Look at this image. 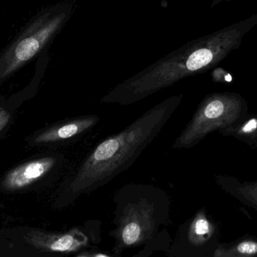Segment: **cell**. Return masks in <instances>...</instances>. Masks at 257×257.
Returning <instances> with one entry per match:
<instances>
[{
    "instance_id": "7",
    "label": "cell",
    "mask_w": 257,
    "mask_h": 257,
    "mask_svg": "<svg viewBox=\"0 0 257 257\" xmlns=\"http://www.w3.org/2000/svg\"><path fill=\"white\" fill-rule=\"evenodd\" d=\"M20 238L37 256H75L90 244L87 228L74 227L66 232H49L36 228H20Z\"/></svg>"
},
{
    "instance_id": "9",
    "label": "cell",
    "mask_w": 257,
    "mask_h": 257,
    "mask_svg": "<svg viewBox=\"0 0 257 257\" xmlns=\"http://www.w3.org/2000/svg\"><path fill=\"white\" fill-rule=\"evenodd\" d=\"M99 120L96 115L68 118L35 131L27 137V143L30 147L48 148L69 144L91 131Z\"/></svg>"
},
{
    "instance_id": "13",
    "label": "cell",
    "mask_w": 257,
    "mask_h": 257,
    "mask_svg": "<svg viewBox=\"0 0 257 257\" xmlns=\"http://www.w3.org/2000/svg\"><path fill=\"white\" fill-rule=\"evenodd\" d=\"M15 111V109L6 106L0 110V139L7 133L12 126Z\"/></svg>"
},
{
    "instance_id": "14",
    "label": "cell",
    "mask_w": 257,
    "mask_h": 257,
    "mask_svg": "<svg viewBox=\"0 0 257 257\" xmlns=\"http://www.w3.org/2000/svg\"><path fill=\"white\" fill-rule=\"evenodd\" d=\"M76 257H110L113 256L112 254L103 253L98 250H84L75 255Z\"/></svg>"
},
{
    "instance_id": "8",
    "label": "cell",
    "mask_w": 257,
    "mask_h": 257,
    "mask_svg": "<svg viewBox=\"0 0 257 257\" xmlns=\"http://www.w3.org/2000/svg\"><path fill=\"white\" fill-rule=\"evenodd\" d=\"M73 6L65 3L50 9L42 18V23L31 36L20 41L14 50V66L21 64L34 57L44 45L50 42L69 21Z\"/></svg>"
},
{
    "instance_id": "1",
    "label": "cell",
    "mask_w": 257,
    "mask_h": 257,
    "mask_svg": "<svg viewBox=\"0 0 257 257\" xmlns=\"http://www.w3.org/2000/svg\"><path fill=\"white\" fill-rule=\"evenodd\" d=\"M183 95L163 100L117 134L99 143L60 184L54 204L64 208L107 185L130 168L157 138L182 102Z\"/></svg>"
},
{
    "instance_id": "5",
    "label": "cell",
    "mask_w": 257,
    "mask_h": 257,
    "mask_svg": "<svg viewBox=\"0 0 257 257\" xmlns=\"http://www.w3.org/2000/svg\"><path fill=\"white\" fill-rule=\"evenodd\" d=\"M65 161L63 154L48 152L20 163L0 178V192L18 194L41 188L57 176Z\"/></svg>"
},
{
    "instance_id": "10",
    "label": "cell",
    "mask_w": 257,
    "mask_h": 257,
    "mask_svg": "<svg viewBox=\"0 0 257 257\" xmlns=\"http://www.w3.org/2000/svg\"><path fill=\"white\" fill-rule=\"evenodd\" d=\"M214 179L217 185L231 197L257 211V179L242 181L226 175H215Z\"/></svg>"
},
{
    "instance_id": "11",
    "label": "cell",
    "mask_w": 257,
    "mask_h": 257,
    "mask_svg": "<svg viewBox=\"0 0 257 257\" xmlns=\"http://www.w3.org/2000/svg\"><path fill=\"white\" fill-rule=\"evenodd\" d=\"M224 137H232L247 144L250 149H257V114L244 116L236 123L219 131Z\"/></svg>"
},
{
    "instance_id": "12",
    "label": "cell",
    "mask_w": 257,
    "mask_h": 257,
    "mask_svg": "<svg viewBox=\"0 0 257 257\" xmlns=\"http://www.w3.org/2000/svg\"><path fill=\"white\" fill-rule=\"evenodd\" d=\"M212 257H257V236L249 234L229 243H220Z\"/></svg>"
},
{
    "instance_id": "4",
    "label": "cell",
    "mask_w": 257,
    "mask_h": 257,
    "mask_svg": "<svg viewBox=\"0 0 257 257\" xmlns=\"http://www.w3.org/2000/svg\"><path fill=\"white\" fill-rule=\"evenodd\" d=\"M245 98L235 92H214L202 100L190 122L172 145L174 149H191L208 134L220 131L248 113Z\"/></svg>"
},
{
    "instance_id": "3",
    "label": "cell",
    "mask_w": 257,
    "mask_h": 257,
    "mask_svg": "<svg viewBox=\"0 0 257 257\" xmlns=\"http://www.w3.org/2000/svg\"><path fill=\"white\" fill-rule=\"evenodd\" d=\"M114 257L126 249L146 245L169 221L171 201L165 190L145 184H128L114 196Z\"/></svg>"
},
{
    "instance_id": "15",
    "label": "cell",
    "mask_w": 257,
    "mask_h": 257,
    "mask_svg": "<svg viewBox=\"0 0 257 257\" xmlns=\"http://www.w3.org/2000/svg\"><path fill=\"white\" fill-rule=\"evenodd\" d=\"M230 0H213L212 3H211V8L215 7L217 5L220 4V3H223V2H229Z\"/></svg>"
},
{
    "instance_id": "6",
    "label": "cell",
    "mask_w": 257,
    "mask_h": 257,
    "mask_svg": "<svg viewBox=\"0 0 257 257\" xmlns=\"http://www.w3.org/2000/svg\"><path fill=\"white\" fill-rule=\"evenodd\" d=\"M220 235L218 224L203 207L181 226L169 256L212 257L220 244Z\"/></svg>"
},
{
    "instance_id": "16",
    "label": "cell",
    "mask_w": 257,
    "mask_h": 257,
    "mask_svg": "<svg viewBox=\"0 0 257 257\" xmlns=\"http://www.w3.org/2000/svg\"><path fill=\"white\" fill-rule=\"evenodd\" d=\"M5 107V103L3 102V101H0V110H2V109L4 108Z\"/></svg>"
},
{
    "instance_id": "2",
    "label": "cell",
    "mask_w": 257,
    "mask_h": 257,
    "mask_svg": "<svg viewBox=\"0 0 257 257\" xmlns=\"http://www.w3.org/2000/svg\"><path fill=\"white\" fill-rule=\"evenodd\" d=\"M244 36V27L235 23L193 39L114 86L99 102L131 105L187 77L203 73L239 48Z\"/></svg>"
}]
</instances>
